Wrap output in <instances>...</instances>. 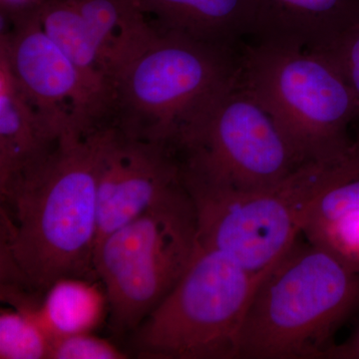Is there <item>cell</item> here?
<instances>
[{"label": "cell", "mask_w": 359, "mask_h": 359, "mask_svg": "<svg viewBox=\"0 0 359 359\" xmlns=\"http://www.w3.org/2000/svg\"><path fill=\"white\" fill-rule=\"evenodd\" d=\"M101 128L59 142L43 164L1 194V283L43 297L60 278L100 280L94 255Z\"/></svg>", "instance_id": "1"}, {"label": "cell", "mask_w": 359, "mask_h": 359, "mask_svg": "<svg viewBox=\"0 0 359 359\" xmlns=\"http://www.w3.org/2000/svg\"><path fill=\"white\" fill-rule=\"evenodd\" d=\"M358 313L359 273L301 235L252 295L240 359H325Z\"/></svg>", "instance_id": "2"}, {"label": "cell", "mask_w": 359, "mask_h": 359, "mask_svg": "<svg viewBox=\"0 0 359 359\" xmlns=\"http://www.w3.org/2000/svg\"><path fill=\"white\" fill-rule=\"evenodd\" d=\"M241 50L154 28L113 74L114 126L176 152L182 132L237 79Z\"/></svg>", "instance_id": "3"}, {"label": "cell", "mask_w": 359, "mask_h": 359, "mask_svg": "<svg viewBox=\"0 0 359 359\" xmlns=\"http://www.w3.org/2000/svg\"><path fill=\"white\" fill-rule=\"evenodd\" d=\"M358 171L351 151L302 164L261 190L241 192L182 174L195 205L198 244L219 250L252 273L268 271L302 235L316 201Z\"/></svg>", "instance_id": "4"}, {"label": "cell", "mask_w": 359, "mask_h": 359, "mask_svg": "<svg viewBox=\"0 0 359 359\" xmlns=\"http://www.w3.org/2000/svg\"><path fill=\"white\" fill-rule=\"evenodd\" d=\"M241 84L268 111L302 164L351 149L358 105L337 65L321 52L268 42L244 44Z\"/></svg>", "instance_id": "5"}, {"label": "cell", "mask_w": 359, "mask_h": 359, "mask_svg": "<svg viewBox=\"0 0 359 359\" xmlns=\"http://www.w3.org/2000/svg\"><path fill=\"white\" fill-rule=\"evenodd\" d=\"M197 247L195 205L183 181L97 245L94 264L113 332H136L178 285Z\"/></svg>", "instance_id": "6"}, {"label": "cell", "mask_w": 359, "mask_h": 359, "mask_svg": "<svg viewBox=\"0 0 359 359\" xmlns=\"http://www.w3.org/2000/svg\"><path fill=\"white\" fill-rule=\"evenodd\" d=\"M268 271L252 273L228 255L198 244L178 285L137 328V353L154 359H240L245 314Z\"/></svg>", "instance_id": "7"}, {"label": "cell", "mask_w": 359, "mask_h": 359, "mask_svg": "<svg viewBox=\"0 0 359 359\" xmlns=\"http://www.w3.org/2000/svg\"><path fill=\"white\" fill-rule=\"evenodd\" d=\"M176 153L185 176L241 192L276 185L302 165L238 75L182 132Z\"/></svg>", "instance_id": "8"}, {"label": "cell", "mask_w": 359, "mask_h": 359, "mask_svg": "<svg viewBox=\"0 0 359 359\" xmlns=\"http://www.w3.org/2000/svg\"><path fill=\"white\" fill-rule=\"evenodd\" d=\"M36 1L2 8L11 28L1 34L0 58L58 143L82 138L103 127L107 111L42 27Z\"/></svg>", "instance_id": "9"}, {"label": "cell", "mask_w": 359, "mask_h": 359, "mask_svg": "<svg viewBox=\"0 0 359 359\" xmlns=\"http://www.w3.org/2000/svg\"><path fill=\"white\" fill-rule=\"evenodd\" d=\"M177 156L173 149L134 138L114 125L101 128L96 247L183 181Z\"/></svg>", "instance_id": "10"}, {"label": "cell", "mask_w": 359, "mask_h": 359, "mask_svg": "<svg viewBox=\"0 0 359 359\" xmlns=\"http://www.w3.org/2000/svg\"><path fill=\"white\" fill-rule=\"evenodd\" d=\"M255 1V42L325 52L359 23V0Z\"/></svg>", "instance_id": "11"}, {"label": "cell", "mask_w": 359, "mask_h": 359, "mask_svg": "<svg viewBox=\"0 0 359 359\" xmlns=\"http://www.w3.org/2000/svg\"><path fill=\"white\" fill-rule=\"evenodd\" d=\"M157 30L241 48L255 30V0H130Z\"/></svg>", "instance_id": "12"}, {"label": "cell", "mask_w": 359, "mask_h": 359, "mask_svg": "<svg viewBox=\"0 0 359 359\" xmlns=\"http://www.w3.org/2000/svg\"><path fill=\"white\" fill-rule=\"evenodd\" d=\"M57 144L0 58V195L43 164Z\"/></svg>", "instance_id": "13"}, {"label": "cell", "mask_w": 359, "mask_h": 359, "mask_svg": "<svg viewBox=\"0 0 359 359\" xmlns=\"http://www.w3.org/2000/svg\"><path fill=\"white\" fill-rule=\"evenodd\" d=\"M36 11L45 32L65 51L111 114L113 87L109 68L76 7L69 0H37Z\"/></svg>", "instance_id": "14"}, {"label": "cell", "mask_w": 359, "mask_h": 359, "mask_svg": "<svg viewBox=\"0 0 359 359\" xmlns=\"http://www.w3.org/2000/svg\"><path fill=\"white\" fill-rule=\"evenodd\" d=\"M302 236L359 273V175L332 186L316 201Z\"/></svg>", "instance_id": "15"}, {"label": "cell", "mask_w": 359, "mask_h": 359, "mask_svg": "<svg viewBox=\"0 0 359 359\" xmlns=\"http://www.w3.org/2000/svg\"><path fill=\"white\" fill-rule=\"evenodd\" d=\"M106 309L107 295L101 280L60 278L42 297L40 320L53 340L89 334L100 325Z\"/></svg>", "instance_id": "16"}, {"label": "cell", "mask_w": 359, "mask_h": 359, "mask_svg": "<svg viewBox=\"0 0 359 359\" xmlns=\"http://www.w3.org/2000/svg\"><path fill=\"white\" fill-rule=\"evenodd\" d=\"M89 26L109 68L118 66L153 32L130 0H69Z\"/></svg>", "instance_id": "17"}, {"label": "cell", "mask_w": 359, "mask_h": 359, "mask_svg": "<svg viewBox=\"0 0 359 359\" xmlns=\"http://www.w3.org/2000/svg\"><path fill=\"white\" fill-rule=\"evenodd\" d=\"M52 342L36 311H0V358L49 359Z\"/></svg>", "instance_id": "18"}, {"label": "cell", "mask_w": 359, "mask_h": 359, "mask_svg": "<svg viewBox=\"0 0 359 359\" xmlns=\"http://www.w3.org/2000/svg\"><path fill=\"white\" fill-rule=\"evenodd\" d=\"M127 354L108 340L95 335L79 334L56 339L52 342L49 359H124Z\"/></svg>", "instance_id": "19"}, {"label": "cell", "mask_w": 359, "mask_h": 359, "mask_svg": "<svg viewBox=\"0 0 359 359\" xmlns=\"http://www.w3.org/2000/svg\"><path fill=\"white\" fill-rule=\"evenodd\" d=\"M337 65L358 105L359 119V23L344 33L327 51L321 52Z\"/></svg>", "instance_id": "20"}, {"label": "cell", "mask_w": 359, "mask_h": 359, "mask_svg": "<svg viewBox=\"0 0 359 359\" xmlns=\"http://www.w3.org/2000/svg\"><path fill=\"white\" fill-rule=\"evenodd\" d=\"M325 359H359V323L346 340L335 344Z\"/></svg>", "instance_id": "21"}, {"label": "cell", "mask_w": 359, "mask_h": 359, "mask_svg": "<svg viewBox=\"0 0 359 359\" xmlns=\"http://www.w3.org/2000/svg\"><path fill=\"white\" fill-rule=\"evenodd\" d=\"M34 0H1L2 8H13V7L22 6L30 4Z\"/></svg>", "instance_id": "22"}]
</instances>
